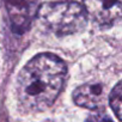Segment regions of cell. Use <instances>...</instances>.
I'll use <instances>...</instances> for the list:
<instances>
[{"label":"cell","instance_id":"cell-1","mask_svg":"<svg viewBox=\"0 0 122 122\" xmlns=\"http://www.w3.org/2000/svg\"><path fill=\"white\" fill-rule=\"evenodd\" d=\"M67 68L60 57L50 53L38 54L22 68L17 78V97L28 111L49 108L64 87Z\"/></svg>","mask_w":122,"mask_h":122},{"label":"cell","instance_id":"cell-2","mask_svg":"<svg viewBox=\"0 0 122 122\" xmlns=\"http://www.w3.org/2000/svg\"><path fill=\"white\" fill-rule=\"evenodd\" d=\"M37 16L49 31L56 35H71L86 26L87 13L79 3L56 1L40 6Z\"/></svg>","mask_w":122,"mask_h":122},{"label":"cell","instance_id":"cell-3","mask_svg":"<svg viewBox=\"0 0 122 122\" xmlns=\"http://www.w3.org/2000/svg\"><path fill=\"white\" fill-rule=\"evenodd\" d=\"M12 30L24 34L38 12V0H4Z\"/></svg>","mask_w":122,"mask_h":122},{"label":"cell","instance_id":"cell-4","mask_svg":"<svg viewBox=\"0 0 122 122\" xmlns=\"http://www.w3.org/2000/svg\"><path fill=\"white\" fill-rule=\"evenodd\" d=\"M83 4L86 13L102 26L122 22L121 0H83Z\"/></svg>","mask_w":122,"mask_h":122},{"label":"cell","instance_id":"cell-5","mask_svg":"<svg viewBox=\"0 0 122 122\" xmlns=\"http://www.w3.org/2000/svg\"><path fill=\"white\" fill-rule=\"evenodd\" d=\"M107 99V89L102 84H85L77 87L73 92L74 103L91 110H99L104 108Z\"/></svg>","mask_w":122,"mask_h":122},{"label":"cell","instance_id":"cell-6","mask_svg":"<svg viewBox=\"0 0 122 122\" xmlns=\"http://www.w3.org/2000/svg\"><path fill=\"white\" fill-rule=\"evenodd\" d=\"M109 103L117 118L122 121V80L112 89L109 96Z\"/></svg>","mask_w":122,"mask_h":122},{"label":"cell","instance_id":"cell-7","mask_svg":"<svg viewBox=\"0 0 122 122\" xmlns=\"http://www.w3.org/2000/svg\"><path fill=\"white\" fill-rule=\"evenodd\" d=\"M85 122H112V120L105 114H95L89 116Z\"/></svg>","mask_w":122,"mask_h":122},{"label":"cell","instance_id":"cell-8","mask_svg":"<svg viewBox=\"0 0 122 122\" xmlns=\"http://www.w3.org/2000/svg\"><path fill=\"white\" fill-rule=\"evenodd\" d=\"M0 122H6V120H5L3 116H0Z\"/></svg>","mask_w":122,"mask_h":122},{"label":"cell","instance_id":"cell-9","mask_svg":"<svg viewBox=\"0 0 122 122\" xmlns=\"http://www.w3.org/2000/svg\"><path fill=\"white\" fill-rule=\"evenodd\" d=\"M0 3H1V0H0Z\"/></svg>","mask_w":122,"mask_h":122}]
</instances>
